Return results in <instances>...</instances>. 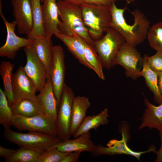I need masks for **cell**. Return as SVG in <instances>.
<instances>
[{
  "instance_id": "obj_21",
  "label": "cell",
  "mask_w": 162,
  "mask_h": 162,
  "mask_svg": "<svg viewBox=\"0 0 162 162\" xmlns=\"http://www.w3.org/2000/svg\"><path fill=\"white\" fill-rule=\"evenodd\" d=\"M10 107L13 115L28 117L43 114L41 104L38 99L23 98L14 103Z\"/></svg>"
},
{
  "instance_id": "obj_23",
  "label": "cell",
  "mask_w": 162,
  "mask_h": 162,
  "mask_svg": "<svg viewBox=\"0 0 162 162\" xmlns=\"http://www.w3.org/2000/svg\"><path fill=\"white\" fill-rule=\"evenodd\" d=\"M109 117L108 110L106 108L96 115L86 116L73 135L74 138L90 132L92 129L96 130L101 125L107 124L109 122Z\"/></svg>"
},
{
  "instance_id": "obj_29",
  "label": "cell",
  "mask_w": 162,
  "mask_h": 162,
  "mask_svg": "<svg viewBox=\"0 0 162 162\" xmlns=\"http://www.w3.org/2000/svg\"><path fill=\"white\" fill-rule=\"evenodd\" d=\"M13 116L12 110L3 91L0 89V123L5 129L10 128L12 126Z\"/></svg>"
},
{
  "instance_id": "obj_19",
  "label": "cell",
  "mask_w": 162,
  "mask_h": 162,
  "mask_svg": "<svg viewBox=\"0 0 162 162\" xmlns=\"http://www.w3.org/2000/svg\"><path fill=\"white\" fill-rule=\"evenodd\" d=\"M144 102L146 108L141 119L142 123L138 129L148 127L162 131V104L158 106H155L151 104L145 97Z\"/></svg>"
},
{
  "instance_id": "obj_41",
  "label": "cell",
  "mask_w": 162,
  "mask_h": 162,
  "mask_svg": "<svg viewBox=\"0 0 162 162\" xmlns=\"http://www.w3.org/2000/svg\"><path fill=\"white\" fill-rule=\"evenodd\" d=\"M43 0H41V2H42Z\"/></svg>"
},
{
  "instance_id": "obj_16",
  "label": "cell",
  "mask_w": 162,
  "mask_h": 162,
  "mask_svg": "<svg viewBox=\"0 0 162 162\" xmlns=\"http://www.w3.org/2000/svg\"><path fill=\"white\" fill-rule=\"evenodd\" d=\"M95 145L91 140L90 132L83 134L73 140H62L53 147L64 152H92L96 148Z\"/></svg>"
},
{
  "instance_id": "obj_36",
  "label": "cell",
  "mask_w": 162,
  "mask_h": 162,
  "mask_svg": "<svg viewBox=\"0 0 162 162\" xmlns=\"http://www.w3.org/2000/svg\"><path fill=\"white\" fill-rule=\"evenodd\" d=\"M159 136L161 141V145L159 150L155 152L157 154V158L155 162H162V131H159Z\"/></svg>"
},
{
  "instance_id": "obj_27",
  "label": "cell",
  "mask_w": 162,
  "mask_h": 162,
  "mask_svg": "<svg viewBox=\"0 0 162 162\" xmlns=\"http://www.w3.org/2000/svg\"><path fill=\"white\" fill-rule=\"evenodd\" d=\"M79 37L83 47L86 59L99 78L104 80L105 77L103 72V68L96 51L91 45L79 36Z\"/></svg>"
},
{
  "instance_id": "obj_11",
  "label": "cell",
  "mask_w": 162,
  "mask_h": 162,
  "mask_svg": "<svg viewBox=\"0 0 162 162\" xmlns=\"http://www.w3.org/2000/svg\"><path fill=\"white\" fill-rule=\"evenodd\" d=\"M26 62L24 69L34 84L37 91L40 92L46 84V68L40 59L32 45L24 48Z\"/></svg>"
},
{
  "instance_id": "obj_32",
  "label": "cell",
  "mask_w": 162,
  "mask_h": 162,
  "mask_svg": "<svg viewBox=\"0 0 162 162\" xmlns=\"http://www.w3.org/2000/svg\"><path fill=\"white\" fill-rule=\"evenodd\" d=\"M145 55L150 68L157 73H162V52L157 51L155 54L151 56Z\"/></svg>"
},
{
  "instance_id": "obj_28",
  "label": "cell",
  "mask_w": 162,
  "mask_h": 162,
  "mask_svg": "<svg viewBox=\"0 0 162 162\" xmlns=\"http://www.w3.org/2000/svg\"><path fill=\"white\" fill-rule=\"evenodd\" d=\"M40 152L27 148H20L10 156L5 158L6 162H37Z\"/></svg>"
},
{
  "instance_id": "obj_35",
  "label": "cell",
  "mask_w": 162,
  "mask_h": 162,
  "mask_svg": "<svg viewBox=\"0 0 162 162\" xmlns=\"http://www.w3.org/2000/svg\"><path fill=\"white\" fill-rule=\"evenodd\" d=\"M16 151V150L5 148L0 146V156L5 158L12 155Z\"/></svg>"
},
{
  "instance_id": "obj_6",
  "label": "cell",
  "mask_w": 162,
  "mask_h": 162,
  "mask_svg": "<svg viewBox=\"0 0 162 162\" xmlns=\"http://www.w3.org/2000/svg\"><path fill=\"white\" fill-rule=\"evenodd\" d=\"M119 132L122 135L120 140L113 139L110 140L106 144L107 147L100 145H96L94 151L91 152L92 156L96 157L102 155H114L126 154L133 156L140 161L142 154L150 152H155L156 151L154 146L152 145L146 151L136 152L131 150L128 145V142L130 139L129 125L127 122L122 121L119 125Z\"/></svg>"
},
{
  "instance_id": "obj_15",
  "label": "cell",
  "mask_w": 162,
  "mask_h": 162,
  "mask_svg": "<svg viewBox=\"0 0 162 162\" xmlns=\"http://www.w3.org/2000/svg\"><path fill=\"white\" fill-rule=\"evenodd\" d=\"M56 0H43L42 4L43 24L46 37L51 38L59 33V19Z\"/></svg>"
},
{
  "instance_id": "obj_13",
  "label": "cell",
  "mask_w": 162,
  "mask_h": 162,
  "mask_svg": "<svg viewBox=\"0 0 162 162\" xmlns=\"http://www.w3.org/2000/svg\"><path fill=\"white\" fill-rule=\"evenodd\" d=\"M13 14L18 33L29 35L33 26L32 8L29 0H11Z\"/></svg>"
},
{
  "instance_id": "obj_3",
  "label": "cell",
  "mask_w": 162,
  "mask_h": 162,
  "mask_svg": "<svg viewBox=\"0 0 162 162\" xmlns=\"http://www.w3.org/2000/svg\"><path fill=\"white\" fill-rule=\"evenodd\" d=\"M80 6L83 21L91 37L94 41L100 39L110 27V7L85 2Z\"/></svg>"
},
{
  "instance_id": "obj_17",
  "label": "cell",
  "mask_w": 162,
  "mask_h": 162,
  "mask_svg": "<svg viewBox=\"0 0 162 162\" xmlns=\"http://www.w3.org/2000/svg\"><path fill=\"white\" fill-rule=\"evenodd\" d=\"M33 40L32 45L46 68L47 78H50L52 65L53 46L51 38L46 36L36 37Z\"/></svg>"
},
{
  "instance_id": "obj_5",
  "label": "cell",
  "mask_w": 162,
  "mask_h": 162,
  "mask_svg": "<svg viewBox=\"0 0 162 162\" xmlns=\"http://www.w3.org/2000/svg\"><path fill=\"white\" fill-rule=\"evenodd\" d=\"M105 33L100 39L94 41L93 48L103 68L110 69L115 65V57L126 42L123 36L112 28L109 27Z\"/></svg>"
},
{
  "instance_id": "obj_25",
  "label": "cell",
  "mask_w": 162,
  "mask_h": 162,
  "mask_svg": "<svg viewBox=\"0 0 162 162\" xmlns=\"http://www.w3.org/2000/svg\"><path fill=\"white\" fill-rule=\"evenodd\" d=\"M32 10L33 26L26 38L33 40L35 37L46 36L44 29L41 0H29Z\"/></svg>"
},
{
  "instance_id": "obj_30",
  "label": "cell",
  "mask_w": 162,
  "mask_h": 162,
  "mask_svg": "<svg viewBox=\"0 0 162 162\" xmlns=\"http://www.w3.org/2000/svg\"><path fill=\"white\" fill-rule=\"evenodd\" d=\"M147 37L151 47L157 51L162 52V22L150 28Z\"/></svg>"
},
{
  "instance_id": "obj_10",
  "label": "cell",
  "mask_w": 162,
  "mask_h": 162,
  "mask_svg": "<svg viewBox=\"0 0 162 162\" xmlns=\"http://www.w3.org/2000/svg\"><path fill=\"white\" fill-rule=\"evenodd\" d=\"M0 14L5 26L7 32L5 42L0 48V56L13 59L15 57L17 52L21 48L32 45L33 40L27 38L20 37L16 34L15 31L16 26V23L15 20L9 22L5 18L2 12L1 0Z\"/></svg>"
},
{
  "instance_id": "obj_18",
  "label": "cell",
  "mask_w": 162,
  "mask_h": 162,
  "mask_svg": "<svg viewBox=\"0 0 162 162\" xmlns=\"http://www.w3.org/2000/svg\"><path fill=\"white\" fill-rule=\"evenodd\" d=\"M37 97L40 103L42 114L51 118L56 121L58 105L50 77L47 78L45 87Z\"/></svg>"
},
{
  "instance_id": "obj_9",
  "label": "cell",
  "mask_w": 162,
  "mask_h": 162,
  "mask_svg": "<svg viewBox=\"0 0 162 162\" xmlns=\"http://www.w3.org/2000/svg\"><path fill=\"white\" fill-rule=\"evenodd\" d=\"M114 62L115 65H119L124 68L127 77L136 80L142 76L143 58L135 47L126 42L117 53Z\"/></svg>"
},
{
  "instance_id": "obj_7",
  "label": "cell",
  "mask_w": 162,
  "mask_h": 162,
  "mask_svg": "<svg viewBox=\"0 0 162 162\" xmlns=\"http://www.w3.org/2000/svg\"><path fill=\"white\" fill-rule=\"evenodd\" d=\"M75 96L72 89L64 83L58 108L56 122L57 136L62 140L69 139L73 104Z\"/></svg>"
},
{
  "instance_id": "obj_8",
  "label": "cell",
  "mask_w": 162,
  "mask_h": 162,
  "mask_svg": "<svg viewBox=\"0 0 162 162\" xmlns=\"http://www.w3.org/2000/svg\"><path fill=\"white\" fill-rule=\"evenodd\" d=\"M12 126L19 131L28 130L57 136L56 121L43 114L31 117L13 115Z\"/></svg>"
},
{
  "instance_id": "obj_34",
  "label": "cell",
  "mask_w": 162,
  "mask_h": 162,
  "mask_svg": "<svg viewBox=\"0 0 162 162\" xmlns=\"http://www.w3.org/2000/svg\"><path fill=\"white\" fill-rule=\"evenodd\" d=\"M81 153L80 152H70L66 156L62 162H76L78 161Z\"/></svg>"
},
{
  "instance_id": "obj_22",
  "label": "cell",
  "mask_w": 162,
  "mask_h": 162,
  "mask_svg": "<svg viewBox=\"0 0 162 162\" xmlns=\"http://www.w3.org/2000/svg\"><path fill=\"white\" fill-rule=\"evenodd\" d=\"M56 36L64 43L68 50L80 63L92 70V66L85 58L83 47L78 35L75 34L67 35L60 33Z\"/></svg>"
},
{
  "instance_id": "obj_2",
  "label": "cell",
  "mask_w": 162,
  "mask_h": 162,
  "mask_svg": "<svg viewBox=\"0 0 162 162\" xmlns=\"http://www.w3.org/2000/svg\"><path fill=\"white\" fill-rule=\"evenodd\" d=\"M57 3L61 20L58 27L60 32L67 35L76 34L93 47L94 40L84 23L80 4L63 0L57 1Z\"/></svg>"
},
{
  "instance_id": "obj_39",
  "label": "cell",
  "mask_w": 162,
  "mask_h": 162,
  "mask_svg": "<svg viewBox=\"0 0 162 162\" xmlns=\"http://www.w3.org/2000/svg\"><path fill=\"white\" fill-rule=\"evenodd\" d=\"M121 0L125 1H126L127 3L128 4H130L131 2H134L135 1V0Z\"/></svg>"
},
{
  "instance_id": "obj_1",
  "label": "cell",
  "mask_w": 162,
  "mask_h": 162,
  "mask_svg": "<svg viewBox=\"0 0 162 162\" xmlns=\"http://www.w3.org/2000/svg\"><path fill=\"white\" fill-rule=\"evenodd\" d=\"M111 20L109 27L116 30L124 38L126 43L134 47L147 37L150 22L141 11L136 9L131 12L134 19L133 25L128 24L124 16L126 8H118L115 3L110 7Z\"/></svg>"
},
{
  "instance_id": "obj_40",
  "label": "cell",
  "mask_w": 162,
  "mask_h": 162,
  "mask_svg": "<svg viewBox=\"0 0 162 162\" xmlns=\"http://www.w3.org/2000/svg\"><path fill=\"white\" fill-rule=\"evenodd\" d=\"M61 0H56V1H61Z\"/></svg>"
},
{
  "instance_id": "obj_33",
  "label": "cell",
  "mask_w": 162,
  "mask_h": 162,
  "mask_svg": "<svg viewBox=\"0 0 162 162\" xmlns=\"http://www.w3.org/2000/svg\"><path fill=\"white\" fill-rule=\"evenodd\" d=\"M117 0H84V2L110 7Z\"/></svg>"
},
{
  "instance_id": "obj_12",
  "label": "cell",
  "mask_w": 162,
  "mask_h": 162,
  "mask_svg": "<svg viewBox=\"0 0 162 162\" xmlns=\"http://www.w3.org/2000/svg\"><path fill=\"white\" fill-rule=\"evenodd\" d=\"M64 58V52L62 46L59 45L53 46V62L50 78L57 103L58 108L65 83Z\"/></svg>"
},
{
  "instance_id": "obj_38",
  "label": "cell",
  "mask_w": 162,
  "mask_h": 162,
  "mask_svg": "<svg viewBox=\"0 0 162 162\" xmlns=\"http://www.w3.org/2000/svg\"><path fill=\"white\" fill-rule=\"evenodd\" d=\"M63 1L72 2L74 4H80L84 2V0H63Z\"/></svg>"
},
{
  "instance_id": "obj_4",
  "label": "cell",
  "mask_w": 162,
  "mask_h": 162,
  "mask_svg": "<svg viewBox=\"0 0 162 162\" xmlns=\"http://www.w3.org/2000/svg\"><path fill=\"white\" fill-rule=\"evenodd\" d=\"M4 134L8 142L20 147L32 149L40 153L62 141L56 136L35 132L23 133L10 128L5 129Z\"/></svg>"
},
{
  "instance_id": "obj_26",
  "label": "cell",
  "mask_w": 162,
  "mask_h": 162,
  "mask_svg": "<svg viewBox=\"0 0 162 162\" xmlns=\"http://www.w3.org/2000/svg\"><path fill=\"white\" fill-rule=\"evenodd\" d=\"M14 67L10 62L2 61L0 65V74L2 78L4 92L11 106L14 102L12 83V71Z\"/></svg>"
},
{
  "instance_id": "obj_24",
  "label": "cell",
  "mask_w": 162,
  "mask_h": 162,
  "mask_svg": "<svg viewBox=\"0 0 162 162\" xmlns=\"http://www.w3.org/2000/svg\"><path fill=\"white\" fill-rule=\"evenodd\" d=\"M141 75L145 78L146 84L154 95V99L159 105L162 104V96L158 87V73L151 69L148 65L145 55Z\"/></svg>"
},
{
  "instance_id": "obj_37",
  "label": "cell",
  "mask_w": 162,
  "mask_h": 162,
  "mask_svg": "<svg viewBox=\"0 0 162 162\" xmlns=\"http://www.w3.org/2000/svg\"><path fill=\"white\" fill-rule=\"evenodd\" d=\"M158 84L159 92L162 96V73H158Z\"/></svg>"
},
{
  "instance_id": "obj_14",
  "label": "cell",
  "mask_w": 162,
  "mask_h": 162,
  "mask_svg": "<svg viewBox=\"0 0 162 162\" xmlns=\"http://www.w3.org/2000/svg\"><path fill=\"white\" fill-rule=\"evenodd\" d=\"M12 88L14 102L24 98L37 99L36 88L31 80L20 66L12 76Z\"/></svg>"
},
{
  "instance_id": "obj_20",
  "label": "cell",
  "mask_w": 162,
  "mask_h": 162,
  "mask_svg": "<svg viewBox=\"0 0 162 162\" xmlns=\"http://www.w3.org/2000/svg\"><path fill=\"white\" fill-rule=\"evenodd\" d=\"M91 105L88 99L83 96L75 97L73 102L70 122V133L73 136L85 117Z\"/></svg>"
},
{
  "instance_id": "obj_31",
  "label": "cell",
  "mask_w": 162,
  "mask_h": 162,
  "mask_svg": "<svg viewBox=\"0 0 162 162\" xmlns=\"http://www.w3.org/2000/svg\"><path fill=\"white\" fill-rule=\"evenodd\" d=\"M70 152H64L52 147L40 153L37 162H62Z\"/></svg>"
}]
</instances>
